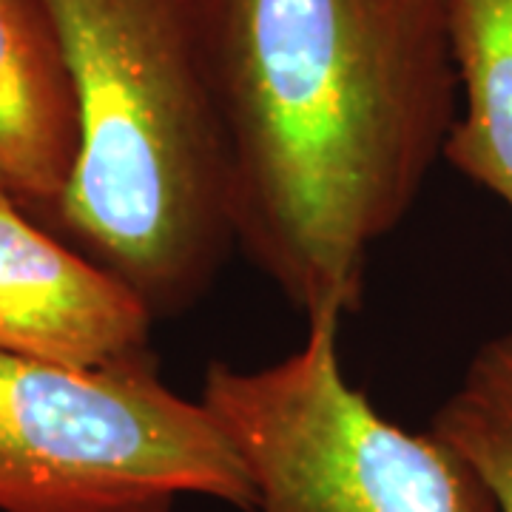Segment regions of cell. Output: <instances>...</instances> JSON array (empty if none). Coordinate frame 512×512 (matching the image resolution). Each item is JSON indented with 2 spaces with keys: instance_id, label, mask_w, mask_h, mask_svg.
Returning <instances> with one entry per match:
<instances>
[{
  "instance_id": "277c9868",
  "label": "cell",
  "mask_w": 512,
  "mask_h": 512,
  "mask_svg": "<svg viewBox=\"0 0 512 512\" xmlns=\"http://www.w3.org/2000/svg\"><path fill=\"white\" fill-rule=\"evenodd\" d=\"M339 328L313 319L274 365L205 370L200 399L245 464L254 512H498L450 444L384 419L348 382Z\"/></svg>"
},
{
  "instance_id": "7a4b0ae2",
  "label": "cell",
  "mask_w": 512,
  "mask_h": 512,
  "mask_svg": "<svg viewBox=\"0 0 512 512\" xmlns=\"http://www.w3.org/2000/svg\"><path fill=\"white\" fill-rule=\"evenodd\" d=\"M80 154L57 225L151 316L200 305L237 251L228 146L197 0H46Z\"/></svg>"
},
{
  "instance_id": "5b68a950",
  "label": "cell",
  "mask_w": 512,
  "mask_h": 512,
  "mask_svg": "<svg viewBox=\"0 0 512 512\" xmlns=\"http://www.w3.org/2000/svg\"><path fill=\"white\" fill-rule=\"evenodd\" d=\"M154 316L123 279L0 197V353L103 367L146 356Z\"/></svg>"
},
{
  "instance_id": "52a82bcc",
  "label": "cell",
  "mask_w": 512,
  "mask_h": 512,
  "mask_svg": "<svg viewBox=\"0 0 512 512\" xmlns=\"http://www.w3.org/2000/svg\"><path fill=\"white\" fill-rule=\"evenodd\" d=\"M464 106L444 160L512 211V0H450Z\"/></svg>"
},
{
  "instance_id": "8992f818",
  "label": "cell",
  "mask_w": 512,
  "mask_h": 512,
  "mask_svg": "<svg viewBox=\"0 0 512 512\" xmlns=\"http://www.w3.org/2000/svg\"><path fill=\"white\" fill-rule=\"evenodd\" d=\"M80 154L69 60L46 0H0V197L55 217Z\"/></svg>"
},
{
  "instance_id": "ba28073f",
  "label": "cell",
  "mask_w": 512,
  "mask_h": 512,
  "mask_svg": "<svg viewBox=\"0 0 512 512\" xmlns=\"http://www.w3.org/2000/svg\"><path fill=\"white\" fill-rule=\"evenodd\" d=\"M430 430L476 470L498 512H512V330L473 353Z\"/></svg>"
},
{
  "instance_id": "3957f363",
  "label": "cell",
  "mask_w": 512,
  "mask_h": 512,
  "mask_svg": "<svg viewBox=\"0 0 512 512\" xmlns=\"http://www.w3.org/2000/svg\"><path fill=\"white\" fill-rule=\"evenodd\" d=\"M185 495L254 512L220 421L151 353L103 367L0 353V512H171Z\"/></svg>"
},
{
  "instance_id": "6da1fadb",
  "label": "cell",
  "mask_w": 512,
  "mask_h": 512,
  "mask_svg": "<svg viewBox=\"0 0 512 512\" xmlns=\"http://www.w3.org/2000/svg\"><path fill=\"white\" fill-rule=\"evenodd\" d=\"M242 254L345 319L458 117L450 0H197Z\"/></svg>"
}]
</instances>
